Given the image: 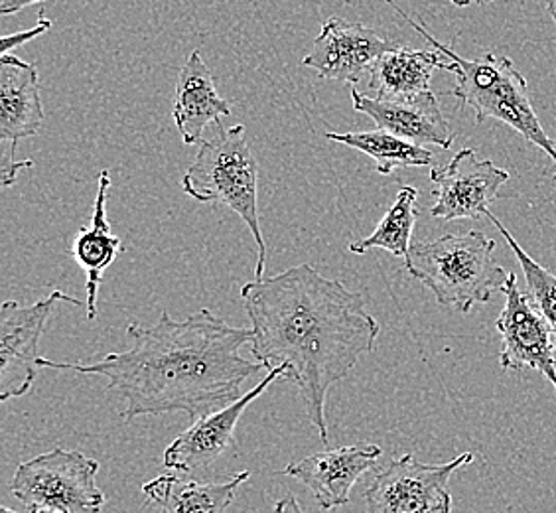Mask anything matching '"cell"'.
I'll return each mask as SVG.
<instances>
[{
  "instance_id": "obj_1",
  "label": "cell",
  "mask_w": 556,
  "mask_h": 513,
  "mask_svg": "<svg viewBox=\"0 0 556 513\" xmlns=\"http://www.w3.org/2000/svg\"><path fill=\"white\" fill-rule=\"evenodd\" d=\"M241 299L253 330V358L268 372L285 367V379L299 387L321 445H328V391L374 352L381 331L365 311L364 295L302 263L247 283Z\"/></svg>"
},
{
  "instance_id": "obj_2",
  "label": "cell",
  "mask_w": 556,
  "mask_h": 513,
  "mask_svg": "<svg viewBox=\"0 0 556 513\" xmlns=\"http://www.w3.org/2000/svg\"><path fill=\"white\" fill-rule=\"evenodd\" d=\"M130 348L108 353L91 364L52 362L40 358V367L101 375L108 391L125 399L123 421L147 415L186 413L190 421L231 405L241 397L247 379L265 365L241 355L253 340L251 328H233L210 309L174 321L168 312L154 326H127Z\"/></svg>"
},
{
  "instance_id": "obj_3",
  "label": "cell",
  "mask_w": 556,
  "mask_h": 513,
  "mask_svg": "<svg viewBox=\"0 0 556 513\" xmlns=\"http://www.w3.org/2000/svg\"><path fill=\"white\" fill-rule=\"evenodd\" d=\"M405 21L417 30L430 46L448 58V72L456 74V87L452 96L458 99L460 108L476 111V123L482 125L488 118L502 121L507 127L517 130L521 137L545 150L548 159L555 162L556 147L536 117L535 108L529 97V87L521 72L507 55L483 54L478 60H466L456 54L450 46L439 42L427 28L399 9L393 0H387ZM556 178V174H555Z\"/></svg>"
},
{
  "instance_id": "obj_4",
  "label": "cell",
  "mask_w": 556,
  "mask_h": 513,
  "mask_svg": "<svg viewBox=\"0 0 556 513\" xmlns=\"http://www.w3.org/2000/svg\"><path fill=\"white\" fill-rule=\"evenodd\" d=\"M495 241L482 232L450 234L413 243L405 259L408 275L432 290L442 306L468 314L503 290L509 273L495 263Z\"/></svg>"
},
{
  "instance_id": "obj_5",
  "label": "cell",
  "mask_w": 556,
  "mask_h": 513,
  "mask_svg": "<svg viewBox=\"0 0 556 513\" xmlns=\"http://www.w3.org/2000/svg\"><path fill=\"white\" fill-rule=\"evenodd\" d=\"M182 190L195 202H219L245 222L257 243L255 278L265 277L267 243L258 217V164L247 142L245 125L217 127L214 139L202 140Z\"/></svg>"
},
{
  "instance_id": "obj_6",
  "label": "cell",
  "mask_w": 556,
  "mask_h": 513,
  "mask_svg": "<svg viewBox=\"0 0 556 513\" xmlns=\"http://www.w3.org/2000/svg\"><path fill=\"white\" fill-rule=\"evenodd\" d=\"M99 462L79 450L54 449L16 466L11 492L28 510L101 513L105 493L97 486Z\"/></svg>"
},
{
  "instance_id": "obj_7",
  "label": "cell",
  "mask_w": 556,
  "mask_h": 513,
  "mask_svg": "<svg viewBox=\"0 0 556 513\" xmlns=\"http://www.w3.org/2000/svg\"><path fill=\"white\" fill-rule=\"evenodd\" d=\"M471 460V452L446 464H425L413 454L389 460L365 488L367 512L452 513L450 478Z\"/></svg>"
},
{
  "instance_id": "obj_8",
  "label": "cell",
  "mask_w": 556,
  "mask_h": 513,
  "mask_svg": "<svg viewBox=\"0 0 556 513\" xmlns=\"http://www.w3.org/2000/svg\"><path fill=\"white\" fill-rule=\"evenodd\" d=\"M79 304V300L54 290L48 297L24 306L16 300H4L0 306V401L26 396L40 367L38 343L46 322L58 302Z\"/></svg>"
},
{
  "instance_id": "obj_9",
  "label": "cell",
  "mask_w": 556,
  "mask_h": 513,
  "mask_svg": "<svg viewBox=\"0 0 556 513\" xmlns=\"http://www.w3.org/2000/svg\"><path fill=\"white\" fill-rule=\"evenodd\" d=\"M430 183L437 186L432 217L480 222L492 212L490 205L500 198L503 184L509 183V172L478 159L476 150L462 149L446 166L430 171Z\"/></svg>"
},
{
  "instance_id": "obj_10",
  "label": "cell",
  "mask_w": 556,
  "mask_h": 513,
  "mask_svg": "<svg viewBox=\"0 0 556 513\" xmlns=\"http://www.w3.org/2000/svg\"><path fill=\"white\" fill-rule=\"evenodd\" d=\"M505 306L495 326L502 336L500 364L503 370H535L546 377L556 391L555 338L535 304L517 287L515 273L502 290Z\"/></svg>"
},
{
  "instance_id": "obj_11",
  "label": "cell",
  "mask_w": 556,
  "mask_h": 513,
  "mask_svg": "<svg viewBox=\"0 0 556 513\" xmlns=\"http://www.w3.org/2000/svg\"><path fill=\"white\" fill-rule=\"evenodd\" d=\"M287 375L285 367L268 372L245 396L239 397L231 405L193 421L192 427L178 435L164 450V468L178 474H193L214 466L227 450L236 447V428L249 405L257 401L277 379Z\"/></svg>"
},
{
  "instance_id": "obj_12",
  "label": "cell",
  "mask_w": 556,
  "mask_h": 513,
  "mask_svg": "<svg viewBox=\"0 0 556 513\" xmlns=\"http://www.w3.org/2000/svg\"><path fill=\"white\" fill-rule=\"evenodd\" d=\"M393 43L387 42L381 34L364 24L328 18L311 54L302 60V65L311 67L324 79L342 84H357L365 74H371L375 62L386 54Z\"/></svg>"
},
{
  "instance_id": "obj_13",
  "label": "cell",
  "mask_w": 556,
  "mask_h": 513,
  "mask_svg": "<svg viewBox=\"0 0 556 513\" xmlns=\"http://www.w3.org/2000/svg\"><path fill=\"white\" fill-rule=\"evenodd\" d=\"M381 454L383 450L377 445L340 447L290 462L282 474L304 484L321 510L328 512L348 505L353 486L365 472L374 471Z\"/></svg>"
},
{
  "instance_id": "obj_14",
  "label": "cell",
  "mask_w": 556,
  "mask_h": 513,
  "mask_svg": "<svg viewBox=\"0 0 556 513\" xmlns=\"http://www.w3.org/2000/svg\"><path fill=\"white\" fill-rule=\"evenodd\" d=\"M352 101L353 109L371 118L381 130L420 147L437 145L448 150L456 139L432 91L410 99H379L352 89Z\"/></svg>"
},
{
  "instance_id": "obj_15",
  "label": "cell",
  "mask_w": 556,
  "mask_h": 513,
  "mask_svg": "<svg viewBox=\"0 0 556 513\" xmlns=\"http://www.w3.org/2000/svg\"><path fill=\"white\" fill-rule=\"evenodd\" d=\"M231 105L217 93L212 70L202 54L193 50L182 65L176 79L172 117L182 135L184 145L202 142L205 127L214 123L222 125V118L231 117Z\"/></svg>"
},
{
  "instance_id": "obj_16",
  "label": "cell",
  "mask_w": 556,
  "mask_h": 513,
  "mask_svg": "<svg viewBox=\"0 0 556 513\" xmlns=\"http://www.w3.org/2000/svg\"><path fill=\"white\" fill-rule=\"evenodd\" d=\"M46 121L38 67L16 55L0 58V140L18 142L34 137Z\"/></svg>"
},
{
  "instance_id": "obj_17",
  "label": "cell",
  "mask_w": 556,
  "mask_h": 513,
  "mask_svg": "<svg viewBox=\"0 0 556 513\" xmlns=\"http://www.w3.org/2000/svg\"><path fill=\"white\" fill-rule=\"evenodd\" d=\"M109 190H111V176H109V171H101L91 224L77 232L74 246H72V256H74L75 263L87 273V321H96L97 314H99L97 297H99V287L103 283V275L125 249L121 237L113 236L111 227H109Z\"/></svg>"
},
{
  "instance_id": "obj_18",
  "label": "cell",
  "mask_w": 556,
  "mask_h": 513,
  "mask_svg": "<svg viewBox=\"0 0 556 513\" xmlns=\"http://www.w3.org/2000/svg\"><path fill=\"white\" fill-rule=\"evenodd\" d=\"M251 472L241 471L225 481H195L178 474H162L142 486V493L164 513H225Z\"/></svg>"
},
{
  "instance_id": "obj_19",
  "label": "cell",
  "mask_w": 556,
  "mask_h": 513,
  "mask_svg": "<svg viewBox=\"0 0 556 513\" xmlns=\"http://www.w3.org/2000/svg\"><path fill=\"white\" fill-rule=\"evenodd\" d=\"M434 70L448 72V58L434 50H410L391 46L375 62L369 89L379 99H410L430 91Z\"/></svg>"
},
{
  "instance_id": "obj_20",
  "label": "cell",
  "mask_w": 556,
  "mask_h": 513,
  "mask_svg": "<svg viewBox=\"0 0 556 513\" xmlns=\"http://www.w3.org/2000/svg\"><path fill=\"white\" fill-rule=\"evenodd\" d=\"M326 139L364 152L369 159H374L375 171L383 176L393 174L396 168L428 166L434 159V154L425 147L401 139L381 128L371 133H328Z\"/></svg>"
},
{
  "instance_id": "obj_21",
  "label": "cell",
  "mask_w": 556,
  "mask_h": 513,
  "mask_svg": "<svg viewBox=\"0 0 556 513\" xmlns=\"http://www.w3.org/2000/svg\"><path fill=\"white\" fill-rule=\"evenodd\" d=\"M418 190L413 186H403L396 193L395 202L387 210L383 220L377 224L371 236L362 241L350 243V251L364 255L369 249H386L395 256L407 259L410 251V237L417 224Z\"/></svg>"
},
{
  "instance_id": "obj_22",
  "label": "cell",
  "mask_w": 556,
  "mask_h": 513,
  "mask_svg": "<svg viewBox=\"0 0 556 513\" xmlns=\"http://www.w3.org/2000/svg\"><path fill=\"white\" fill-rule=\"evenodd\" d=\"M488 220L500 229V234L505 237V243L511 247L519 265L523 268L529 299L535 304L536 311L541 312L546 326L553 331L556 346V275H553L548 268L541 267L533 256L527 255L521 246L515 241V237L507 232V227L492 212L488 214Z\"/></svg>"
},
{
  "instance_id": "obj_23",
  "label": "cell",
  "mask_w": 556,
  "mask_h": 513,
  "mask_svg": "<svg viewBox=\"0 0 556 513\" xmlns=\"http://www.w3.org/2000/svg\"><path fill=\"white\" fill-rule=\"evenodd\" d=\"M9 149L2 152V164H0V184L2 188H11L12 184L16 183L18 172L24 168H33V161H18L16 159V145L18 142H7Z\"/></svg>"
},
{
  "instance_id": "obj_24",
  "label": "cell",
  "mask_w": 556,
  "mask_h": 513,
  "mask_svg": "<svg viewBox=\"0 0 556 513\" xmlns=\"http://www.w3.org/2000/svg\"><path fill=\"white\" fill-rule=\"evenodd\" d=\"M50 28H52V21H48V18L43 16V12H40V18H38L36 26L30 28V30L2 36V40H0V54H9L14 48H18L22 43L30 42L34 38H38V36L48 33Z\"/></svg>"
},
{
  "instance_id": "obj_25",
  "label": "cell",
  "mask_w": 556,
  "mask_h": 513,
  "mask_svg": "<svg viewBox=\"0 0 556 513\" xmlns=\"http://www.w3.org/2000/svg\"><path fill=\"white\" fill-rule=\"evenodd\" d=\"M36 2H43V0H2L0 14H4V16L16 14V12H21L22 9H26V7H33Z\"/></svg>"
},
{
  "instance_id": "obj_26",
  "label": "cell",
  "mask_w": 556,
  "mask_h": 513,
  "mask_svg": "<svg viewBox=\"0 0 556 513\" xmlns=\"http://www.w3.org/2000/svg\"><path fill=\"white\" fill-rule=\"evenodd\" d=\"M275 513H304V510L300 508L299 500L294 496H285L275 505Z\"/></svg>"
},
{
  "instance_id": "obj_27",
  "label": "cell",
  "mask_w": 556,
  "mask_h": 513,
  "mask_svg": "<svg viewBox=\"0 0 556 513\" xmlns=\"http://www.w3.org/2000/svg\"><path fill=\"white\" fill-rule=\"evenodd\" d=\"M450 2L466 9V7H471V4H488V2H493V0H450Z\"/></svg>"
},
{
  "instance_id": "obj_28",
  "label": "cell",
  "mask_w": 556,
  "mask_h": 513,
  "mask_svg": "<svg viewBox=\"0 0 556 513\" xmlns=\"http://www.w3.org/2000/svg\"><path fill=\"white\" fill-rule=\"evenodd\" d=\"M546 11L551 14V18H553L556 26V0H546Z\"/></svg>"
},
{
  "instance_id": "obj_29",
  "label": "cell",
  "mask_w": 556,
  "mask_h": 513,
  "mask_svg": "<svg viewBox=\"0 0 556 513\" xmlns=\"http://www.w3.org/2000/svg\"><path fill=\"white\" fill-rule=\"evenodd\" d=\"M0 513H18V512H12V510H9V508H2L0 510ZM28 513H60V512H46V510H30Z\"/></svg>"
}]
</instances>
